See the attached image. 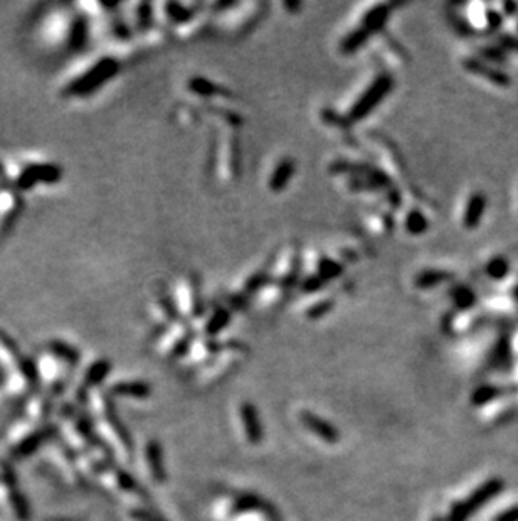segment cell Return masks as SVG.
<instances>
[{
    "label": "cell",
    "mask_w": 518,
    "mask_h": 521,
    "mask_svg": "<svg viewBox=\"0 0 518 521\" xmlns=\"http://www.w3.org/2000/svg\"><path fill=\"white\" fill-rule=\"evenodd\" d=\"M513 347H515V349L518 351V332L515 334V341H513ZM517 351H515V353H517Z\"/></svg>",
    "instance_id": "d6a6232c"
},
{
    "label": "cell",
    "mask_w": 518,
    "mask_h": 521,
    "mask_svg": "<svg viewBox=\"0 0 518 521\" xmlns=\"http://www.w3.org/2000/svg\"><path fill=\"white\" fill-rule=\"evenodd\" d=\"M389 14H391V7L389 6H376L370 10H367L362 17V22L358 28L365 29L369 34L379 32L384 28L385 21H387Z\"/></svg>",
    "instance_id": "ac0fdd59"
},
{
    "label": "cell",
    "mask_w": 518,
    "mask_h": 521,
    "mask_svg": "<svg viewBox=\"0 0 518 521\" xmlns=\"http://www.w3.org/2000/svg\"><path fill=\"white\" fill-rule=\"evenodd\" d=\"M483 409H485V417L488 422L491 420L495 424H503V422L510 420L515 415L517 405L512 400V396L508 395V391H506L505 395L498 396L497 400L490 402Z\"/></svg>",
    "instance_id": "4fadbf2b"
},
{
    "label": "cell",
    "mask_w": 518,
    "mask_h": 521,
    "mask_svg": "<svg viewBox=\"0 0 518 521\" xmlns=\"http://www.w3.org/2000/svg\"><path fill=\"white\" fill-rule=\"evenodd\" d=\"M433 521H442V520H440V518H436V520H433Z\"/></svg>",
    "instance_id": "836d02e7"
},
{
    "label": "cell",
    "mask_w": 518,
    "mask_h": 521,
    "mask_svg": "<svg viewBox=\"0 0 518 521\" xmlns=\"http://www.w3.org/2000/svg\"><path fill=\"white\" fill-rule=\"evenodd\" d=\"M503 14L495 12L490 6L485 3H470L466 12V22L473 31H490L501 24Z\"/></svg>",
    "instance_id": "9c48e42d"
},
{
    "label": "cell",
    "mask_w": 518,
    "mask_h": 521,
    "mask_svg": "<svg viewBox=\"0 0 518 521\" xmlns=\"http://www.w3.org/2000/svg\"><path fill=\"white\" fill-rule=\"evenodd\" d=\"M343 274V265L330 256L319 255L315 262V275H319L323 282H332Z\"/></svg>",
    "instance_id": "ffe728a7"
},
{
    "label": "cell",
    "mask_w": 518,
    "mask_h": 521,
    "mask_svg": "<svg viewBox=\"0 0 518 521\" xmlns=\"http://www.w3.org/2000/svg\"><path fill=\"white\" fill-rule=\"evenodd\" d=\"M325 282L321 280V278L319 277V275L313 274L312 277H306L303 282H301V290L306 294H315L319 292V290L323 289Z\"/></svg>",
    "instance_id": "4dcf8cb0"
},
{
    "label": "cell",
    "mask_w": 518,
    "mask_h": 521,
    "mask_svg": "<svg viewBox=\"0 0 518 521\" xmlns=\"http://www.w3.org/2000/svg\"><path fill=\"white\" fill-rule=\"evenodd\" d=\"M370 36H372V34L367 32L365 29H362V28L354 29V31L349 32L345 37H343L342 44H340V49H342V52H345V54H350V52L357 51V49L360 48Z\"/></svg>",
    "instance_id": "d4e9b609"
},
{
    "label": "cell",
    "mask_w": 518,
    "mask_h": 521,
    "mask_svg": "<svg viewBox=\"0 0 518 521\" xmlns=\"http://www.w3.org/2000/svg\"><path fill=\"white\" fill-rule=\"evenodd\" d=\"M286 287H281L278 284H273V282H270V284H266L261 289V294H259V302L261 305H264V307H273V305L278 304L279 300L285 299L286 296Z\"/></svg>",
    "instance_id": "cb8c5ba5"
},
{
    "label": "cell",
    "mask_w": 518,
    "mask_h": 521,
    "mask_svg": "<svg viewBox=\"0 0 518 521\" xmlns=\"http://www.w3.org/2000/svg\"><path fill=\"white\" fill-rule=\"evenodd\" d=\"M143 466H145L150 479L158 482V484L167 479L164 464V452H162L160 444H158L157 440H149V442L143 445Z\"/></svg>",
    "instance_id": "30bf717a"
},
{
    "label": "cell",
    "mask_w": 518,
    "mask_h": 521,
    "mask_svg": "<svg viewBox=\"0 0 518 521\" xmlns=\"http://www.w3.org/2000/svg\"><path fill=\"white\" fill-rule=\"evenodd\" d=\"M334 304H335V300L332 299V297L315 300L312 305H308V309H306L305 314H306V317H308V319H320V317H323L325 314H328V312L332 311Z\"/></svg>",
    "instance_id": "f1b7e54d"
},
{
    "label": "cell",
    "mask_w": 518,
    "mask_h": 521,
    "mask_svg": "<svg viewBox=\"0 0 518 521\" xmlns=\"http://www.w3.org/2000/svg\"><path fill=\"white\" fill-rule=\"evenodd\" d=\"M503 488L501 481L498 479H490L485 484L479 486L478 489H475L470 496L464 501H457L451 506V513H449V521H466L473 513L478 508H482L486 501H490L491 498L497 493H500Z\"/></svg>",
    "instance_id": "8992f818"
},
{
    "label": "cell",
    "mask_w": 518,
    "mask_h": 521,
    "mask_svg": "<svg viewBox=\"0 0 518 521\" xmlns=\"http://www.w3.org/2000/svg\"><path fill=\"white\" fill-rule=\"evenodd\" d=\"M127 515L130 521H165L158 515L150 511V509H147L145 506H130Z\"/></svg>",
    "instance_id": "f546056e"
},
{
    "label": "cell",
    "mask_w": 518,
    "mask_h": 521,
    "mask_svg": "<svg viewBox=\"0 0 518 521\" xmlns=\"http://www.w3.org/2000/svg\"><path fill=\"white\" fill-rule=\"evenodd\" d=\"M88 405L94 430H96L101 442L109 449L113 458L120 460H131V458H133V440H131L127 427L123 425L122 418L116 413L111 398L103 391L94 390L89 395Z\"/></svg>",
    "instance_id": "6da1fadb"
},
{
    "label": "cell",
    "mask_w": 518,
    "mask_h": 521,
    "mask_svg": "<svg viewBox=\"0 0 518 521\" xmlns=\"http://www.w3.org/2000/svg\"><path fill=\"white\" fill-rule=\"evenodd\" d=\"M49 456H51L52 464L58 467V471H61L64 481H67L69 484L83 488L86 484V478L83 474L81 466H79V460L76 452L69 447L66 442H54L52 440L49 444Z\"/></svg>",
    "instance_id": "5b68a950"
},
{
    "label": "cell",
    "mask_w": 518,
    "mask_h": 521,
    "mask_svg": "<svg viewBox=\"0 0 518 521\" xmlns=\"http://www.w3.org/2000/svg\"><path fill=\"white\" fill-rule=\"evenodd\" d=\"M58 429L61 430L63 442L69 445L76 452V456L109 451L98 437L91 418L86 417L83 411L74 409V407H63L59 410Z\"/></svg>",
    "instance_id": "7a4b0ae2"
},
{
    "label": "cell",
    "mask_w": 518,
    "mask_h": 521,
    "mask_svg": "<svg viewBox=\"0 0 518 521\" xmlns=\"http://www.w3.org/2000/svg\"><path fill=\"white\" fill-rule=\"evenodd\" d=\"M219 165H221V172H228L229 177L237 176L239 172V143L234 137L222 141Z\"/></svg>",
    "instance_id": "9a60e30c"
},
{
    "label": "cell",
    "mask_w": 518,
    "mask_h": 521,
    "mask_svg": "<svg viewBox=\"0 0 518 521\" xmlns=\"http://www.w3.org/2000/svg\"><path fill=\"white\" fill-rule=\"evenodd\" d=\"M404 225H406V229L411 235H421V233H424L427 229L426 216L418 210H411L409 213L406 214Z\"/></svg>",
    "instance_id": "83f0119b"
},
{
    "label": "cell",
    "mask_w": 518,
    "mask_h": 521,
    "mask_svg": "<svg viewBox=\"0 0 518 521\" xmlns=\"http://www.w3.org/2000/svg\"><path fill=\"white\" fill-rule=\"evenodd\" d=\"M229 320H230V312L228 311V309L217 307L213 314L209 316V319H207L206 334L211 336V338L215 334H219V332L228 326Z\"/></svg>",
    "instance_id": "603a6c76"
},
{
    "label": "cell",
    "mask_w": 518,
    "mask_h": 521,
    "mask_svg": "<svg viewBox=\"0 0 518 521\" xmlns=\"http://www.w3.org/2000/svg\"><path fill=\"white\" fill-rule=\"evenodd\" d=\"M486 210V198L483 192H473L470 198L466 199V205H464L463 216H461V223L466 229H473L479 225L483 214Z\"/></svg>",
    "instance_id": "5bb4252c"
},
{
    "label": "cell",
    "mask_w": 518,
    "mask_h": 521,
    "mask_svg": "<svg viewBox=\"0 0 518 521\" xmlns=\"http://www.w3.org/2000/svg\"><path fill=\"white\" fill-rule=\"evenodd\" d=\"M485 272H486L488 277H491L493 280H501V278H505L510 272L508 260L503 258V256H500V255L493 256V258L488 260Z\"/></svg>",
    "instance_id": "4316f807"
},
{
    "label": "cell",
    "mask_w": 518,
    "mask_h": 521,
    "mask_svg": "<svg viewBox=\"0 0 518 521\" xmlns=\"http://www.w3.org/2000/svg\"><path fill=\"white\" fill-rule=\"evenodd\" d=\"M301 267V253L296 245H290L285 250L279 253L278 260L273 267H271L270 280L273 284H278L288 289L296 282L298 274H300Z\"/></svg>",
    "instance_id": "52a82bcc"
},
{
    "label": "cell",
    "mask_w": 518,
    "mask_h": 521,
    "mask_svg": "<svg viewBox=\"0 0 518 521\" xmlns=\"http://www.w3.org/2000/svg\"><path fill=\"white\" fill-rule=\"evenodd\" d=\"M451 278H453L451 272L440 270V269H436V270L429 269V270L419 272L418 277L414 278V285L418 287V289L427 290V289H433V287L444 284V282L451 280Z\"/></svg>",
    "instance_id": "d6986e66"
},
{
    "label": "cell",
    "mask_w": 518,
    "mask_h": 521,
    "mask_svg": "<svg viewBox=\"0 0 518 521\" xmlns=\"http://www.w3.org/2000/svg\"><path fill=\"white\" fill-rule=\"evenodd\" d=\"M111 395L142 400L150 395V387L143 381H122V383H116L111 388Z\"/></svg>",
    "instance_id": "44dd1931"
},
{
    "label": "cell",
    "mask_w": 518,
    "mask_h": 521,
    "mask_svg": "<svg viewBox=\"0 0 518 521\" xmlns=\"http://www.w3.org/2000/svg\"><path fill=\"white\" fill-rule=\"evenodd\" d=\"M56 433H58V425L47 424V425L41 427V429L28 433V436H25L24 439L19 440V442L10 445L9 456L14 460L28 459L29 456H32L34 452L39 451L41 447L51 444L52 440H54Z\"/></svg>",
    "instance_id": "ba28073f"
},
{
    "label": "cell",
    "mask_w": 518,
    "mask_h": 521,
    "mask_svg": "<svg viewBox=\"0 0 518 521\" xmlns=\"http://www.w3.org/2000/svg\"><path fill=\"white\" fill-rule=\"evenodd\" d=\"M241 424H243L244 433L251 444H258L263 439V430H261L258 413H256L255 407L251 403H243L239 410Z\"/></svg>",
    "instance_id": "e0dca14e"
},
{
    "label": "cell",
    "mask_w": 518,
    "mask_h": 521,
    "mask_svg": "<svg viewBox=\"0 0 518 521\" xmlns=\"http://www.w3.org/2000/svg\"><path fill=\"white\" fill-rule=\"evenodd\" d=\"M392 85H394V81L387 73H382L374 78L369 88L364 90L358 100L352 105L349 115H347V122H357V120H362L369 115L387 96V93L392 90Z\"/></svg>",
    "instance_id": "277c9868"
},
{
    "label": "cell",
    "mask_w": 518,
    "mask_h": 521,
    "mask_svg": "<svg viewBox=\"0 0 518 521\" xmlns=\"http://www.w3.org/2000/svg\"><path fill=\"white\" fill-rule=\"evenodd\" d=\"M0 504L17 521L31 520V506L25 500L17 476L9 462H0Z\"/></svg>",
    "instance_id": "3957f363"
},
{
    "label": "cell",
    "mask_w": 518,
    "mask_h": 521,
    "mask_svg": "<svg viewBox=\"0 0 518 521\" xmlns=\"http://www.w3.org/2000/svg\"><path fill=\"white\" fill-rule=\"evenodd\" d=\"M294 161L291 157H285L278 162V165L271 172L270 181H268V187L271 192H281L290 184L291 177L294 174Z\"/></svg>",
    "instance_id": "2e32d148"
},
{
    "label": "cell",
    "mask_w": 518,
    "mask_h": 521,
    "mask_svg": "<svg viewBox=\"0 0 518 521\" xmlns=\"http://www.w3.org/2000/svg\"><path fill=\"white\" fill-rule=\"evenodd\" d=\"M188 88H191L192 92L197 93L199 96H228V98H230V95H233V93L228 92L226 88H222V86L214 85V83L209 81V79H202V78H192L191 81H188Z\"/></svg>",
    "instance_id": "7402d4cb"
},
{
    "label": "cell",
    "mask_w": 518,
    "mask_h": 521,
    "mask_svg": "<svg viewBox=\"0 0 518 521\" xmlns=\"http://www.w3.org/2000/svg\"><path fill=\"white\" fill-rule=\"evenodd\" d=\"M300 422L305 425L306 430L313 433L316 439H320L321 442L327 444H336L338 442V432H336L335 427H332L328 422H325L323 418L319 415L312 413V411L303 410L300 413Z\"/></svg>",
    "instance_id": "7c38bea8"
},
{
    "label": "cell",
    "mask_w": 518,
    "mask_h": 521,
    "mask_svg": "<svg viewBox=\"0 0 518 521\" xmlns=\"http://www.w3.org/2000/svg\"><path fill=\"white\" fill-rule=\"evenodd\" d=\"M451 297H453V302H455V305L457 307V312L471 311L473 305H475V300H476L473 290L466 285L456 287V289L451 292Z\"/></svg>",
    "instance_id": "484cf974"
},
{
    "label": "cell",
    "mask_w": 518,
    "mask_h": 521,
    "mask_svg": "<svg viewBox=\"0 0 518 521\" xmlns=\"http://www.w3.org/2000/svg\"><path fill=\"white\" fill-rule=\"evenodd\" d=\"M463 68L468 73H471L473 76L485 78L488 83H491L493 86H498V88H508L510 83H512V79H510L505 71L497 70V68L493 66H486V64L479 61V59L464 58Z\"/></svg>",
    "instance_id": "8fae6325"
},
{
    "label": "cell",
    "mask_w": 518,
    "mask_h": 521,
    "mask_svg": "<svg viewBox=\"0 0 518 521\" xmlns=\"http://www.w3.org/2000/svg\"><path fill=\"white\" fill-rule=\"evenodd\" d=\"M493 521H518V504L501 511L500 515L495 516Z\"/></svg>",
    "instance_id": "1f68e13d"
}]
</instances>
